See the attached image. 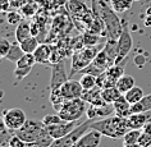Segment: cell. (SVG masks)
<instances>
[{
    "label": "cell",
    "mask_w": 151,
    "mask_h": 147,
    "mask_svg": "<svg viewBox=\"0 0 151 147\" xmlns=\"http://www.w3.org/2000/svg\"><path fill=\"white\" fill-rule=\"evenodd\" d=\"M10 4L13 8H22L26 4V0H10Z\"/></svg>",
    "instance_id": "44"
},
{
    "label": "cell",
    "mask_w": 151,
    "mask_h": 147,
    "mask_svg": "<svg viewBox=\"0 0 151 147\" xmlns=\"http://www.w3.org/2000/svg\"><path fill=\"white\" fill-rule=\"evenodd\" d=\"M51 54H52V45L49 44H40L39 47L33 52L36 63L39 64H50Z\"/></svg>",
    "instance_id": "15"
},
{
    "label": "cell",
    "mask_w": 151,
    "mask_h": 147,
    "mask_svg": "<svg viewBox=\"0 0 151 147\" xmlns=\"http://www.w3.org/2000/svg\"><path fill=\"white\" fill-rule=\"evenodd\" d=\"M68 81V74L65 72V65H64V60L62 62L52 64L51 65V78H50V90L59 88L63 83Z\"/></svg>",
    "instance_id": "9"
},
{
    "label": "cell",
    "mask_w": 151,
    "mask_h": 147,
    "mask_svg": "<svg viewBox=\"0 0 151 147\" xmlns=\"http://www.w3.org/2000/svg\"><path fill=\"white\" fill-rule=\"evenodd\" d=\"M115 110V114L119 116H123V118H128L131 115V104L127 101V99L124 97V95H122L116 101H114L113 104Z\"/></svg>",
    "instance_id": "16"
},
{
    "label": "cell",
    "mask_w": 151,
    "mask_h": 147,
    "mask_svg": "<svg viewBox=\"0 0 151 147\" xmlns=\"http://www.w3.org/2000/svg\"><path fill=\"white\" fill-rule=\"evenodd\" d=\"M101 39H103V36L96 35V33L88 31V29L86 32H83V35H82V40H83L85 46H95V45H99Z\"/></svg>",
    "instance_id": "29"
},
{
    "label": "cell",
    "mask_w": 151,
    "mask_h": 147,
    "mask_svg": "<svg viewBox=\"0 0 151 147\" xmlns=\"http://www.w3.org/2000/svg\"><path fill=\"white\" fill-rule=\"evenodd\" d=\"M96 113H97V116L106 118V116L115 114V110L113 104H104V105H100V106H96Z\"/></svg>",
    "instance_id": "33"
},
{
    "label": "cell",
    "mask_w": 151,
    "mask_h": 147,
    "mask_svg": "<svg viewBox=\"0 0 151 147\" xmlns=\"http://www.w3.org/2000/svg\"><path fill=\"white\" fill-rule=\"evenodd\" d=\"M143 24H145V27H151V16H150V14H145Z\"/></svg>",
    "instance_id": "45"
},
{
    "label": "cell",
    "mask_w": 151,
    "mask_h": 147,
    "mask_svg": "<svg viewBox=\"0 0 151 147\" xmlns=\"http://www.w3.org/2000/svg\"><path fill=\"white\" fill-rule=\"evenodd\" d=\"M26 147H36V146H32V145H27Z\"/></svg>",
    "instance_id": "50"
},
{
    "label": "cell",
    "mask_w": 151,
    "mask_h": 147,
    "mask_svg": "<svg viewBox=\"0 0 151 147\" xmlns=\"http://www.w3.org/2000/svg\"><path fill=\"white\" fill-rule=\"evenodd\" d=\"M151 111V93L142 97L141 101L131 105V114L134 113H147Z\"/></svg>",
    "instance_id": "19"
},
{
    "label": "cell",
    "mask_w": 151,
    "mask_h": 147,
    "mask_svg": "<svg viewBox=\"0 0 151 147\" xmlns=\"http://www.w3.org/2000/svg\"><path fill=\"white\" fill-rule=\"evenodd\" d=\"M10 46H12V42L5 39V37H0V59H5L8 52L10 50Z\"/></svg>",
    "instance_id": "37"
},
{
    "label": "cell",
    "mask_w": 151,
    "mask_h": 147,
    "mask_svg": "<svg viewBox=\"0 0 151 147\" xmlns=\"http://www.w3.org/2000/svg\"><path fill=\"white\" fill-rule=\"evenodd\" d=\"M8 128H6V125H5V122H4V119H3V116L0 118V133L1 132H5Z\"/></svg>",
    "instance_id": "46"
},
{
    "label": "cell",
    "mask_w": 151,
    "mask_h": 147,
    "mask_svg": "<svg viewBox=\"0 0 151 147\" xmlns=\"http://www.w3.org/2000/svg\"><path fill=\"white\" fill-rule=\"evenodd\" d=\"M92 122L93 120L87 119V122L78 124L70 133H68L67 136H64V137L59 138V139H55L50 147H72V146H74L76 143L78 142V139L90 129V125H91Z\"/></svg>",
    "instance_id": "6"
},
{
    "label": "cell",
    "mask_w": 151,
    "mask_h": 147,
    "mask_svg": "<svg viewBox=\"0 0 151 147\" xmlns=\"http://www.w3.org/2000/svg\"><path fill=\"white\" fill-rule=\"evenodd\" d=\"M50 101L52 104V108L55 109L56 111H59L62 109L63 104L65 103V99L63 97L62 92H60V88H54V90H50Z\"/></svg>",
    "instance_id": "26"
},
{
    "label": "cell",
    "mask_w": 151,
    "mask_h": 147,
    "mask_svg": "<svg viewBox=\"0 0 151 147\" xmlns=\"http://www.w3.org/2000/svg\"><path fill=\"white\" fill-rule=\"evenodd\" d=\"M138 143L142 147H147L149 145H151V134L146 133V132H142L141 137H139V139H138Z\"/></svg>",
    "instance_id": "41"
},
{
    "label": "cell",
    "mask_w": 151,
    "mask_h": 147,
    "mask_svg": "<svg viewBox=\"0 0 151 147\" xmlns=\"http://www.w3.org/2000/svg\"><path fill=\"white\" fill-rule=\"evenodd\" d=\"M29 36H32V33H31V23H28L27 21H22L21 23L17 26L16 32H14L16 41L22 42V41L26 40Z\"/></svg>",
    "instance_id": "17"
},
{
    "label": "cell",
    "mask_w": 151,
    "mask_h": 147,
    "mask_svg": "<svg viewBox=\"0 0 151 147\" xmlns=\"http://www.w3.org/2000/svg\"><path fill=\"white\" fill-rule=\"evenodd\" d=\"M64 120L60 118L59 114H50V115H45L42 118V123L45 124L46 127H50V125H54V124H58V123H62Z\"/></svg>",
    "instance_id": "39"
},
{
    "label": "cell",
    "mask_w": 151,
    "mask_h": 147,
    "mask_svg": "<svg viewBox=\"0 0 151 147\" xmlns=\"http://www.w3.org/2000/svg\"><path fill=\"white\" fill-rule=\"evenodd\" d=\"M23 55H24V51L22 50L21 44L18 42V41H16V42L12 44L10 50H9V52H8V55H6L5 59H8L9 62H12V63H17Z\"/></svg>",
    "instance_id": "24"
},
{
    "label": "cell",
    "mask_w": 151,
    "mask_h": 147,
    "mask_svg": "<svg viewBox=\"0 0 151 147\" xmlns=\"http://www.w3.org/2000/svg\"><path fill=\"white\" fill-rule=\"evenodd\" d=\"M126 63H127V59H124L122 63L119 64H113L111 67H109L106 69V73L109 77H111L113 80H115L118 82V80L124 74V67H126Z\"/></svg>",
    "instance_id": "23"
},
{
    "label": "cell",
    "mask_w": 151,
    "mask_h": 147,
    "mask_svg": "<svg viewBox=\"0 0 151 147\" xmlns=\"http://www.w3.org/2000/svg\"><path fill=\"white\" fill-rule=\"evenodd\" d=\"M8 147H12V146H8Z\"/></svg>",
    "instance_id": "52"
},
{
    "label": "cell",
    "mask_w": 151,
    "mask_h": 147,
    "mask_svg": "<svg viewBox=\"0 0 151 147\" xmlns=\"http://www.w3.org/2000/svg\"><path fill=\"white\" fill-rule=\"evenodd\" d=\"M133 1H142V0H133Z\"/></svg>",
    "instance_id": "51"
},
{
    "label": "cell",
    "mask_w": 151,
    "mask_h": 147,
    "mask_svg": "<svg viewBox=\"0 0 151 147\" xmlns=\"http://www.w3.org/2000/svg\"><path fill=\"white\" fill-rule=\"evenodd\" d=\"M3 119H4V122H5L6 128L12 132L18 131L21 127L24 125L26 122H27L24 111L22 110V109H18V108L4 110L3 111Z\"/></svg>",
    "instance_id": "8"
},
{
    "label": "cell",
    "mask_w": 151,
    "mask_h": 147,
    "mask_svg": "<svg viewBox=\"0 0 151 147\" xmlns=\"http://www.w3.org/2000/svg\"><path fill=\"white\" fill-rule=\"evenodd\" d=\"M123 147H142L139 143H129V145H123Z\"/></svg>",
    "instance_id": "47"
},
{
    "label": "cell",
    "mask_w": 151,
    "mask_h": 147,
    "mask_svg": "<svg viewBox=\"0 0 151 147\" xmlns=\"http://www.w3.org/2000/svg\"><path fill=\"white\" fill-rule=\"evenodd\" d=\"M109 4L116 13H124L132 8L133 0H109Z\"/></svg>",
    "instance_id": "25"
},
{
    "label": "cell",
    "mask_w": 151,
    "mask_h": 147,
    "mask_svg": "<svg viewBox=\"0 0 151 147\" xmlns=\"http://www.w3.org/2000/svg\"><path fill=\"white\" fill-rule=\"evenodd\" d=\"M45 127L46 125L42 123V120H41V122H37V120H27L23 127H21L18 131L14 132V134H17L26 145L35 146L37 139L40 137V134H41V132L44 131Z\"/></svg>",
    "instance_id": "5"
},
{
    "label": "cell",
    "mask_w": 151,
    "mask_h": 147,
    "mask_svg": "<svg viewBox=\"0 0 151 147\" xmlns=\"http://www.w3.org/2000/svg\"><path fill=\"white\" fill-rule=\"evenodd\" d=\"M33 67H22V68H18L16 67V70H14V78H16L17 82H21L24 77H27L29 73H31Z\"/></svg>",
    "instance_id": "36"
},
{
    "label": "cell",
    "mask_w": 151,
    "mask_h": 147,
    "mask_svg": "<svg viewBox=\"0 0 151 147\" xmlns=\"http://www.w3.org/2000/svg\"><path fill=\"white\" fill-rule=\"evenodd\" d=\"M134 86H136L134 85V78L132 76H128V74H123V76L118 80V82H116V88H118L123 95L127 91H129L132 87H134Z\"/></svg>",
    "instance_id": "21"
},
{
    "label": "cell",
    "mask_w": 151,
    "mask_h": 147,
    "mask_svg": "<svg viewBox=\"0 0 151 147\" xmlns=\"http://www.w3.org/2000/svg\"><path fill=\"white\" fill-rule=\"evenodd\" d=\"M143 96H145L143 95V90L141 87H138V86H134V87H132L129 91H127L126 93H124V97H126L127 101L131 105L141 101Z\"/></svg>",
    "instance_id": "22"
},
{
    "label": "cell",
    "mask_w": 151,
    "mask_h": 147,
    "mask_svg": "<svg viewBox=\"0 0 151 147\" xmlns=\"http://www.w3.org/2000/svg\"><path fill=\"white\" fill-rule=\"evenodd\" d=\"M19 44H21L22 50H23L24 52H29V54H33L35 50L39 47V45H40L36 36H29V37H27V39L23 40Z\"/></svg>",
    "instance_id": "27"
},
{
    "label": "cell",
    "mask_w": 151,
    "mask_h": 147,
    "mask_svg": "<svg viewBox=\"0 0 151 147\" xmlns=\"http://www.w3.org/2000/svg\"><path fill=\"white\" fill-rule=\"evenodd\" d=\"M9 146H12V147H26L27 145H26V143L22 141L17 134H13L9 139Z\"/></svg>",
    "instance_id": "40"
},
{
    "label": "cell",
    "mask_w": 151,
    "mask_h": 147,
    "mask_svg": "<svg viewBox=\"0 0 151 147\" xmlns=\"http://www.w3.org/2000/svg\"><path fill=\"white\" fill-rule=\"evenodd\" d=\"M104 51L106 52L110 64H115V59L118 55V40H113V39H106V42L104 45Z\"/></svg>",
    "instance_id": "18"
},
{
    "label": "cell",
    "mask_w": 151,
    "mask_h": 147,
    "mask_svg": "<svg viewBox=\"0 0 151 147\" xmlns=\"http://www.w3.org/2000/svg\"><path fill=\"white\" fill-rule=\"evenodd\" d=\"M122 95H123V93L120 92L118 88H116V86L101 90V96H103V99H104V101L106 104H114V101L118 100Z\"/></svg>",
    "instance_id": "20"
},
{
    "label": "cell",
    "mask_w": 151,
    "mask_h": 147,
    "mask_svg": "<svg viewBox=\"0 0 151 147\" xmlns=\"http://www.w3.org/2000/svg\"><path fill=\"white\" fill-rule=\"evenodd\" d=\"M86 115H87V119L90 120H93L97 116V113H96V106L95 105H91L88 104V108L86 110Z\"/></svg>",
    "instance_id": "42"
},
{
    "label": "cell",
    "mask_w": 151,
    "mask_h": 147,
    "mask_svg": "<svg viewBox=\"0 0 151 147\" xmlns=\"http://www.w3.org/2000/svg\"><path fill=\"white\" fill-rule=\"evenodd\" d=\"M36 10H37L36 4H33V3H27V4H24L21 8V14L26 18H31V17L35 16Z\"/></svg>",
    "instance_id": "38"
},
{
    "label": "cell",
    "mask_w": 151,
    "mask_h": 147,
    "mask_svg": "<svg viewBox=\"0 0 151 147\" xmlns=\"http://www.w3.org/2000/svg\"><path fill=\"white\" fill-rule=\"evenodd\" d=\"M132 46H133V40H132L129 28H128V24L126 22H123V31L118 39V55L115 59V64L122 63L124 59L128 58Z\"/></svg>",
    "instance_id": "7"
},
{
    "label": "cell",
    "mask_w": 151,
    "mask_h": 147,
    "mask_svg": "<svg viewBox=\"0 0 151 147\" xmlns=\"http://www.w3.org/2000/svg\"><path fill=\"white\" fill-rule=\"evenodd\" d=\"M77 125H78L77 122H62V123L47 127V131L54 139H59L64 137V136H67L68 133H70Z\"/></svg>",
    "instance_id": "12"
},
{
    "label": "cell",
    "mask_w": 151,
    "mask_h": 147,
    "mask_svg": "<svg viewBox=\"0 0 151 147\" xmlns=\"http://www.w3.org/2000/svg\"><path fill=\"white\" fill-rule=\"evenodd\" d=\"M97 1H99L101 18H103L105 29H106V39L118 40L123 31V22L119 19L118 13L111 8L110 4L105 3L104 0H97Z\"/></svg>",
    "instance_id": "2"
},
{
    "label": "cell",
    "mask_w": 151,
    "mask_h": 147,
    "mask_svg": "<svg viewBox=\"0 0 151 147\" xmlns=\"http://www.w3.org/2000/svg\"><path fill=\"white\" fill-rule=\"evenodd\" d=\"M145 14H150V16H151V6H149V8L146 9V13Z\"/></svg>",
    "instance_id": "48"
},
{
    "label": "cell",
    "mask_w": 151,
    "mask_h": 147,
    "mask_svg": "<svg viewBox=\"0 0 151 147\" xmlns=\"http://www.w3.org/2000/svg\"><path fill=\"white\" fill-rule=\"evenodd\" d=\"M3 96H4V92H1V91H0V99H1Z\"/></svg>",
    "instance_id": "49"
},
{
    "label": "cell",
    "mask_w": 151,
    "mask_h": 147,
    "mask_svg": "<svg viewBox=\"0 0 151 147\" xmlns=\"http://www.w3.org/2000/svg\"><path fill=\"white\" fill-rule=\"evenodd\" d=\"M80 82H81L83 90H90V88H93L96 86V77L92 76V74L85 73V74H82Z\"/></svg>",
    "instance_id": "34"
},
{
    "label": "cell",
    "mask_w": 151,
    "mask_h": 147,
    "mask_svg": "<svg viewBox=\"0 0 151 147\" xmlns=\"http://www.w3.org/2000/svg\"><path fill=\"white\" fill-rule=\"evenodd\" d=\"M54 141H55V139L52 138V136L50 133H49L47 127H45L44 131L41 132V134H40V137H39V139H37V142H36L35 146L36 147H50Z\"/></svg>",
    "instance_id": "28"
},
{
    "label": "cell",
    "mask_w": 151,
    "mask_h": 147,
    "mask_svg": "<svg viewBox=\"0 0 151 147\" xmlns=\"http://www.w3.org/2000/svg\"><path fill=\"white\" fill-rule=\"evenodd\" d=\"M6 22L10 26H18L22 22V14L16 10H9L6 13Z\"/></svg>",
    "instance_id": "35"
},
{
    "label": "cell",
    "mask_w": 151,
    "mask_h": 147,
    "mask_svg": "<svg viewBox=\"0 0 151 147\" xmlns=\"http://www.w3.org/2000/svg\"><path fill=\"white\" fill-rule=\"evenodd\" d=\"M101 90L99 86H95L93 88H90V90H83L82 92V96L81 99L85 100L87 104H91V105H95V106H100V105H104L106 104L101 96Z\"/></svg>",
    "instance_id": "13"
},
{
    "label": "cell",
    "mask_w": 151,
    "mask_h": 147,
    "mask_svg": "<svg viewBox=\"0 0 151 147\" xmlns=\"http://www.w3.org/2000/svg\"><path fill=\"white\" fill-rule=\"evenodd\" d=\"M86 110H87L86 101L78 97V99L67 100L63 104L62 109L58 111V114L64 122H78L86 113Z\"/></svg>",
    "instance_id": "4"
},
{
    "label": "cell",
    "mask_w": 151,
    "mask_h": 147,
    "mask_svg": "<svg viewBox=\"0 0 151 147\" xmlns=\"http://www.w3.org/2000/svg\"><path fill=\"white\" fill-rule=\"evenodd\" d=\"M104 45L99 44L95 46H85L80 50H76L72 55V69L69 77H72L74 73H80L85 67H87L95 59V56L104 49Z\"/></svg>",
    "instance_id": "3"
},
{
    "label": "cell",
    "mask_w": 151,
    "mask_h": 147,
    "mask_svg": "<svg viewBox=\"0 0 151 147\" xmlns=\"http://www.w3.org/2000/svg\"><path fill=\"white\" fill-rule=\"evenodd\" d=\"M12 4H10V0H0V13H8Z\"/></svg>",
    "instance_id": "43"
},
{
    "label": "cell",
    "mask_w": 151,
    "mask_h": 147,
    "mask_svg": "<svg viewBox=\"0 0 151 147\" xmlns=\"http://www.w3.org/2000/svg\"><path fill=\"white\" fill-rule=\"evenodd\" d=\"M105 70H106V69H104V68H101V67L97 65V64H95L93 62H91L87 67H85L80 72V73H82V74L88 73V74H92V76H95V77H99L100 74H103Z\"/></svg>",
    "instance_id": "31"
},
{
    "label": "cell",
    "mask_w": 151,
    "mask_h": 147,
    "mask_svg": "<svg viewBox=\"0 0 151 147\" xmlns=\"http://www.w3.org/2000/svg\"><path fill=\"white\" fill-rule=\"evenodd\" d=\"M90 128L100 132L103 136H106V137L113 139L123 138V136L129 131L127 118H123V116H119L116 114L103 118L99 122H92Z\"/></svg>",
    "instance_id": "1"
},
{
    "label": "cell",
    "mask_w": 151,
    "mask_h": 147,
    "mask_svg": "<svg viewBox=\"0 0 151 147\" xmlns=\"http://www.w3.org/2000/svg\"><path fill=\"white\" fill-rule=\"evenodd\" d=\"M59 88L65 100L78 99V97L82 96V92H83V87H82L81 82L73 81V80H68L65 83H63Z\"/></svg>",
    "instance_id": "10"
},
{
    "label": "cell",
    "mask_w": 151,
    "mask_h": 147,
    "mask_svg": "<svg viewBox=\"0 0 151 147\" xmlns=\"http://www.w3.org/2000/svg\"><path fill=\"white\" fill-rule=\"evenodd\" d=\"M36 64V59L33 54H29V52H24V55L16 63V67L22 68V67H33Z\"/></svg>",
    "instance_id": "32"
},
{
    "label": "cell",
    "mask_w": 151,
    "mask_h": 147,
    "mask_svg": "<svg viewBox=\"0 0 151 147\" xmlns=\"http://www.w3.org/2000/svg\"><path fill=\"white\" fill-rule=\"evenodd\" d=\"M101 134L100 132L95 129H90L78 139V142L72 147H99L100 141H101Z\"/></svg>",
    "instance_id": "11"
},
{
    "label": "cell",
    "mask_w": 151,
    "mask_h": 147,
    "mask_svg": "<svg viewBox=\"0 0 151 147\" xmlns=\"http://www.w3.org/2000/svg\"><path fill=\"white\" fill-rule=\"evenodd\" d=\"M142 134V129H129L123 136V145L129 143H138V139Z\"/></svg>",
    "instance_id": "30"
},
{
    "label": "cell",
    "mask_w": 151,
    "mask_h": 147,
    "mask_svg": "<svg viewBox=\"0 0 151 147\" xmlns=\"http://www.w3.org/2000/svg\"><path fill=\"white\" fill-rule=\"evenodd\" d=\"M151 119V113H134L127 118V123L129 129H142L145 124Z\"/></svg>",
    "instance_id": "14"
}]
</instances>
